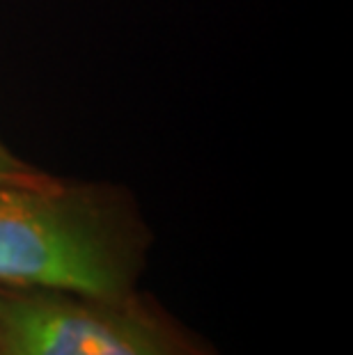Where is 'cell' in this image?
I'll list each match as a JSON object with an SVG mask.
<instances>
[{
  "label": "cell",
  "mask_w": 353,
  "mask_h": 355,
  "mask_svg": "<svg viewBox=\"0 0 353 355\" xmlns=\"http://www.w3.org/2000/svg\"><path fill=\"white\" fill-rule=\"evenodd\" d=\"M49 177V172L40 170L37 165L28 163L7 147V142L0 138V179H14V181H35Z\"/></svg>",
  "instance_id": "cell-3"
},
{
  "label": "cell",
  "mask_w": 353,
  "mask_h": 355,
  "mask_svg": "<svg viewBox=\"0 0 353 355\" xmlns=\"http://www.w3.org/2000/svg\"><path fill=\"white\" fill-rule=\"evenodd\" d=\"M0 355H221L140 289L103 298L0 286Z\"/></svg>",
  "instance_id": "cell-2"
},
{
  "label": "cell",
  "mask_w": 353,
  "mask_h": 355,
  "mask_svg": "<svg viewBox=\"0 0 353 355\" xmlns=\"http://www.w3.org/2000/svg\"><path fill=\"white\" fill-rule=\"evenodd\" d=\"M152 230L124 186L0 179V286L122 298L140 289Z\"/></svg>",
  "instance_id": "cell-1"
}]
</instances>
